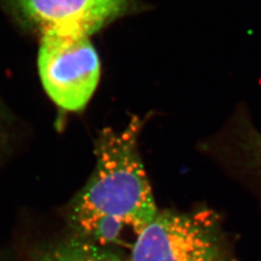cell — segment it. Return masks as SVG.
I'll use <instances>...</instances> for the list:
<instances>
[{"mask_svg": "<svg viewBox=\"0 0 261 261\" xmlns=\"http://www.w3.org/2000/svg\"><path fill=\"white\" fill-rule=\"evenodd\" d=\"M130 261H227L217 215L209 209L158 212L130 248Z\"/></svg>", "mask_w": 261, "mask_h": 261, "instance_id": "obj_3", "label": "cell"}, {"mask_svg": "<svg viewBox=\"0 0 261 261\" xmlns=\"http://www.w3.org/2000/svg\"><path fill=\"white\" fill-rule=\"evenodd\" d=\"M31 261H126L120 252L105 248L74 236L49 244L38 250Z\"/></svg>", "mask_w": 261, "mask_h": 261, "instance_id": "obj_5", "label": "cell"}, {"mask_svg": "<svg viewBox=\"0 0 261 261\" xmlns=\"http://www.w3.org/2000/svg\"><path fill=\"white\" fill-rule=\"evenodd\" d=\"M89 36L74 28L40 33L39 77L46 94L62 110H83L99 83L100 60Z\"/></svg>", "mask_w": 261, "mask_h": 261, "instance_id": "obj_2", "label": "cell"}, {"mask_svg": "<svg viewBox=\"0 0 261 261\" xmlns=\"http://www.w3.org/2000/svg\"><path fill=\"white\" fill-rule=\"evenodd\" d=\"M142 124L133 118L123 129L106 127L98 134L93 173L67 209L71 236L118 252L130 250L158 215L138 150Z\"/></svg>", "mask_w": 261, "mask_h": 261, "instance_id": "obj_1", "label": "cell"}, {"mask_svg": "<svg viewBox=\"0 0 261 261\" xmlns=\"http://www.w3.org/2000/svg\"><path fill=\"white\" fill-rule=\"evenodd\" d=\"M22 18L40 33L74 28L88 35L127 14L132 0H11Z\"/></svg>", "mask_w": 261, "mask_h": 261, "instance_id": "obj_4", "label": "cell"}, {"mask_svg": "<svg viewBox=\"0 0 261 261\" xmlns=\"http://www.w3.org/2000/svg\"><path fill=\"white\" fill-rule=\"evenodd\" d=\"M247 165L261 177V136L254 130L245 132L240 141Z\"/></svg>", "mask_w": 261, "mask_h": 261, "instance_id": "obj_6", "label": "cell"}]
</instances>
